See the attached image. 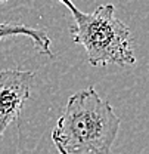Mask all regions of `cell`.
Instances as JSON below:
<instances>
[{
  "label": "cell",
  "mask_w": 149,
  "mask_h": 154,
  "mask_svg": "<svg viewBox=\"0 0 149 154\" xmlns=\"http://www.w3.org/2000/svg\"><path fill=\"white\" fill-rule=\"evenodd\" d=\"M121 119L93 86L70 96L52 131L59 154H109Z\"/></svg>",
  "instance_id": "6da1fadb"
},
{
  "label": "cell",
  "mask_w": 149,
  "mask_h": 154,
  "mask_svg": "<svg viewBox=\"0 0 149 154\" xmlns=\"http://www.w3.org/2000/svg\"><path fill=\"white\" fill-rule=\"evenodd\" d=\"M71 14V37L81 45L87 54V61L93 67L115 64L120 67L133 65L136 57L131 48L130 28L115 17L111 3L100 5L93 12H81L71 0H58Z\"/></svg>",
  "instance_id": "7a4b0ae2"
},
{
  "label": "cell",
  "mask_w": 149,
  "mask_h": 154,
  "mask_svg": "<svg viewBox=\"0 0 149 154\" xmlns=\"http://www.w3.org/2000/svg\"><path fill=\"white\" fill-rule=\"evenodd\" d=\"M36 74L30 70H0V139L21 116L31 95Z\"/></svg>",
  "instance_id": "3957f363"
},
{
  "label": "cell",
  "mask_w": 149,
  "mask_h": 154,
  "mask_svg": "<svg viewBox=\"0 0 149 154\" xmlns=\"http://www.w3.org/2000/svg\"><path fill=\"white\" fill-rule=\"evenodd\" d=\"M16 36H25L31 38L34 49L38 54L49 58L55 57L52 52V40L44 30L28 27L21 22H0V40L7 37H16Z\"/></svg>",
  "instance_id": "277c9868"
},
{
  "label": "cell",
  "mask_w": 149,
  "mask_h": 154,
  "mask_svg": "<svg viewBox=\"0 0 149 154\" xmlns=\"http://www.w3.org/2000/svg\"><path fill=\"white\" fill-rule=\"evenodd\" d=\"M4 2H7V0H0V3H4Z\"/></svg>",
  "instance_id": "5b68a950"
}]
</instances>
